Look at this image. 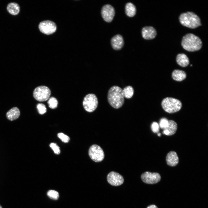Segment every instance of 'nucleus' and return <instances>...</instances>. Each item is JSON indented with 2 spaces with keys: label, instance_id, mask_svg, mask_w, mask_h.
<instances>
[{
  "label": "nucleus",
  "instance_id": "obj_28",
  "mask_svg": "<svg viewBox=\"0 0 208 208\" xmlns=\"http://www.w3.org/2000/svg\"><path fill=\"white\" fill-rule=\"evenodd\" d=\"M151 128L153 133H158L159 131V125L156 122H153L151 125Z\"/></svg>",
  "mask_w": 208,
  "mask_h": 208
},
{
  "label": "nucleus",
  "instance_id": "obj_12",
  "mask_svg": "<svg viewBox=\"0 0 208 208\" xmlns=\"http://www.w3.org/2000/svg\"><path fill=\"white\" fill-rule=\"evenodd\" d=\"M111 45L115 50H119L123 47L124 41L122 36L120 34H117L113 36L111 40Z\"/></svg>",
  "mask_w": 208,
  "mask_h": 208
},
{
  "label": "nucleus",
  "instance_id": "obj_1",
  "mask_svg": "<svg viewBox=\"0 0 208 208\" xmlns=\"http://www.w3.org/2000/svg\"><path fill=\"white\" fill-rule=\"evenodd\" d=\"M107 98L109 104L115 109L120 108L124 103L123 90L118 86H113L110 88L108 91Z\"/></svg>",
  "mask_w": 208,
  "mask_h": 208
},
{
  "label": "nucleus",
  "instance_id": "obj_30",
  "mask_svg": "<svg viewBox=\"0 0 208 208\" xmlns=\"http://www.w3.org/2000/svg\"><path fill=\"white\" fill-rule=\"evenodd\" d=\"M157 135L158 136H161V134L160 133H158L157 134Z\"/></svg>",
  "mask_w": 208,
  "mask_h": 208
},
{
  "label": "nucleus",
  "instance_id": "obj_19",
  "mask_svg": "<svg viewBox=\"0 0 208 208\" xmlns=\"http://www.w3.org/2000/svg\"><path fill=\"white\" fill-rule=\"evenodd\" d=\"M125 12L126 15L129 17H133L136 12L135 6L131 2L127 3L125 6Z\"/></svg>",
  "mask_w": 208,
  "mask_h": 208
},
{
  "label": "nucleus",
  "instance_id": "obj_17",
  "mask_svg": "<svg viewBox=\"0 0 208 208\" xmlns=\"http://www.w3.org/2000/svg\"><path fill=\"white\" fill-rule=\"evenodd\" d=\"M176 60L177 63L183 67L187 66L189 63L188 57L186 55L183 53H179L177 55Z\"/></svg>",
  "mask_w": 208,
  "mask_h": 208
},
{
  "label": "nucleus",
  "instance_id": "obj_5",
  "mask_svg": "<svg viewBox=\"0 0 208 208\" xmlns=\"http://www.w3.org/2000/svg\"><path fill=\"white\" fill-rule=\"evenodd\" d=\"M98 103L96 96L93 94H89L84 98L83 105L84 109L89 112H92L96 109Z\"/></svg>",
  "mask_w": 208,
  "mask_h": 208
},
{
  "label": "nucleus",
  "instance_id": "obj_21",
  "mask_svg": "<svg viewBox=\"0 0 208 208\" xmlns=\"http://www.w3.org/2000/svg\"><path fill=\"white\" fill-rule=\"evenodd\" d=\"M122 90L125 98L129 99L131 98L133 95L134 90L133 87L131 86H126Z\"/></svg>",
  "mask_w": 208,
  "mask_h": 208
},
{
  "label": "nucleus",
  "instance_id": "obj_10",
  "mask_svg": "<svg viewBox=\"0 0 208 208\" xmlns=\"http://www.w3.org/2000/svg\"><path fill=\"white\" fill-rule=\"evenodd\" d=\"M115 13L114 8L109 4H106L102 8L101 14L103 20L106 22H110L113 19Z\"/></svg>",
  "mask_w": 208,
  "mask_h": 208
},
{
  "label": "nucleus",
  "instance_id": "obj_18",
  "mask_svg": "<svg viewBox=\"0 0 208 208\" xmlns=\"http://www.w3.org/2000/svg\"><path fill=\"white\" fill-rule=\"evenodd\" d=\"M172 75L173 79L179 81L184 80L186 77V75L185 72L179 70H174L172 73Z\"/></svg>",
  "mask_w": 208,
  "mask_h": 208
},
{
  "label": "nucleus",
  "instance_id": "obj_7",
  "mask_svg": "<svg viewBox=\"0 0 208 208\" xmlns=\"http://www.w3.org/2000/svg\"><path fill=\"white\" fill-rule=\"evenodd\" d=\"M88 154L91 159L96 162L101 161L104 158L105 155L103 150L97 144H93L90 147Z\"/></svg>",
  "mask_w": 208,
  "mask_h": 208
},
{
  "label": "nucleus",
  "instance_id": "obj_13",
  "mask_svg": "<svg viewBox=\"0 0 208 208\" xmlns=\"http://www.w3.org/2000/svg\"><path fill=\"white\" fill-rule=\"evenodd\" d=\"M142 36L143 38L146 40L154 38L157 35L155 29L151 26H145L142 31Z\"/></svg>",
  "mask_w": 208,
  "mask_h": 208
},
{
  "label": "nucleus",
  "instance_id": "obj_14",
  "mask_svg": "<svg viewBox=\"0 0 208 208\" xmlns=\"http://www.w3.org/2000/svg\"><path fill=\"white\" fill-rule=\"evenodd\" d=\"M167 164L171 166H174L179 163V159L176 153L170 151L167 154L166 157Z\"/></svg>",
  "mask_w": 208,
  "mask_h": 208
},
{
  "label": "nucleus",
  "instance_id": "obj_26",
  "mask_svg": "<svg viewBox=\"0 0 208 208\" xmlns=\"http://www.w3.org/2000/svg\"><path fill=\"white\" fill-rule=\"evenodd\" d=\"M58 137L64 143H68L69 141L70 138L67 135L63 133H60L57 134Z\"/></svg>",
  "mask_w": 208,
  "mask_h": 208
},
{
  "label": "nucleus",
  "instance_id": "obj_27",
  "mask_svg": "<svg viewBox=\"0 0 208 208\" xmlns=\"http://www.w3.org/2000/svg\"><path fill=\"white\" fill-rule=\"evenodd\" d=\"M49 146L55 154L58 155L60 153V148L56 143H51L50 144Z\"/></svg>",
  "mask_w": 208,
  "mask_h": 208
},
{
  "label": "nucleus",
  "instance_id": "obj_9",
  "mask_svg": "<svg viewBox=\"0 0 208 208\" xmlns=\"http://www.w3.org/2000/svg\"><path fill=\"white\" fill-rule=\"evenodd\" d=\"M141 177L144 182L148 184L157 183L160 181L161 179V176L158 173L148 171L143 173Z\"/></svg>",
  "mask_w": 208,
  "mask_h": 208
},
{
  "label": "nucleus",
  "instance_id": "obj_8",
  "mask_svg": "<svg viewBox=\"0 0 208 208\" xmlns=\"http://www.w3.org/2000/svg\"><path fill=\"white\" fill-rule=\"evenodd\" d=\"M39 28L42 33L47 35H49L55 32L57 27L55 24L54 22L47 20L41 22L39 24Z\"/></svg>",
  "mask_w": 208,
  "mask_h": 208
},
{
  "label": "nucleus",
  "instance_id": "obj_15",
  "mask_svg": "<svg viewBox=\"0 0 208 208\" xmlns=\"http://www.w3.org/2000/svg\"><path fill=\"white\" fill-rule=\"evenodd\" d=\"M177 128V123L173 120H168V126L163 129V133L167 135H171L176 133Z\"/></svg>",
  "mask_w": 208,
  "mask_h": 208
},
{
  "label": "nucleus",
  "instance_id": "obj_16",
  "mask_svg": "<svg viewBox=\"0 0 208 208\" xmlns=\"http://www.w3.org/2000/svg\"><path fill=\"white\" fill-rule=\"evenodd\" d=\"M20 114V112L19 109L14 107L7 112L6 116L9 120L13 121L17 119L19 116Z\"/></svg>",
  "mask_w": 208,
  "mask_h": 208
},
{
  "label": "nucleus",
  "instance_id": "obj_29",
  "mask_svg": "<svg viewBox=\"0 0 208 208\" xmlns=\"http://www.w3.org/2000/svg\"><path fill=\"white\" fill-rule=\"evenodd\" d=\"M147 208H158V207L155 205H152L148 206Z\"/></svg>",
  "mask_w": 208,
  "mask_h": 208
},
{
  "label": "nucleus",
  "instance_id": "obj_22",
  "mask_svg": "<svg viewBox=\"0 0 208 208\" xmlns=\"http://www.w3.org/2000/svg\"><path fill=\"white\" fill-rule=\"evenodd\" d=\"M47 103L49 105V107L51 109H55L57 107L58 101L57 99L54 97H50Z\"/></svg>",
  "mask_w": 208,
  "mask_h": 208
},
{
  "label": "nucleus",
  "instance_id": "obj_4",
  "mask_svg": "<svg viewBox=\"0 0 208 208\" xmlns=\"http://www.w3.org/2000/svg\"><path fill=\"white\" fill-rule=\"evenodd\" d=\"M161 105L164 110L169 113L178 112L181 109L182 106L179 100L171 97H166L163 99Z\"/></svg>",
  "mask_w": 208,
  "mask_h": 208
},
{
  "label": "nucleus",
  "instance_id": "obj_25",
  "mask_svg": "<svg viewBox=\"0 0 208 208\" xmlns=\"http://www.w3.org/2000/svg\"><path fill=\"white\" fill-rule=\"evenodd\" d=\"M168 120L166 118H161L160 120L159 127L161 129H164L168 126Z\"/></svg>",
  "mask_w": 208,
  "mask_h": 208
},
{
  "label": "nucleus",
  "instance_id": "obj_11",
  "mask_svg": "<svg viewBox=\"0 0 208 208\" xmlns=\"http://www.w3.org/2000/svg\"><path fill=\"white\" fill-rule=\"evenodd\" d=\"M108 182L111 185L118 186L124 182L123 177L119 173L114 171H112L108 174L107 176Z\"/></svg>",
  "mask_w": 208,
  "mask_h": 208
},
{
  "label": "nucleus",
  "instance_id": "obj_20",
  "mask_svg": "<svg viewBox=\"0 0 208 208\" xmlns=\"http://www.w3.org/2000/svg\"><path fill=\"white\" fill-rule=\"evenodd\" d=\"M7 9L11 14L15 15L18 14L20 11V7L18 5L14 2L10 3L8 5Z\"/></svg>",
  "mask_w": 208,
  "mask_h": 208
},
{
  "label": "nucleus",
  "instance_id": "obj_6",
  "mask_svg": "<svg viewBox=\"0 0 208 208\" xmlns=\"http://www.w3.org/2000/svg\"><path fill=\"white\" fill-rule=\"evenodd\" d=\"M51 94V91L47 87L41 86L36 87L33 92L34 99L38 101L42 102L47 100Z\"/></svg>",
  "mask_w": 208,
  "mask_h": 208
},
{
  "label": "nucleus",
  "instance_id": "obj_24",
  "mask_svg": "<svg viewBox=\"0 0 208 208\" xmlns=\"http://www.w3.org/2000/svg\"><path fill=\"white\" fill-rule=\"evenodd\" d=\"M37 108L38 112L40 114H43L47 112V108L44 104L38 103L37 105Z\"/></svg>",
  "mask_w": 208,
  "mask_h": 208
},
{
  "label": "nucleus",
  "instance_id": "obj_31",
  "mask_svg": "<svg viewBox=\"0 0 208 208\" xmlns=\"http://www.w3.org/2000/svg\"><path fill=\"white\" fill-rule=\"evenodd\" d=\"M0 208H3L0 205Z\"/></svg>",
  "mask_w": 208,
  "mask_h": 208
},
{
  "label": "nucleus",
  "instance_id": "obj_2",
  "mask_svg": "<svg viewBox=\"0 0 208 208\" xmlns=\"http://www.w3.org/2000/svg\"><path fill=\"white\" fill-rule=\"evenodd\" d=\"M181 45L185 50L193 52L199 50L202 47V43L198 37L192 34L189 33L183 38Z\"/></svg>",
  "mask_w": 208,
  "mask_h": 208
},
{
  "label": "nucleus",
  "instance_id": "obj_23",
  "mask_svg": "<svg viewBox=\"0 0 208 208\" xmlns=\"http://www.w3.org/2000/svg\"><path fill=\"white\" fill-rule=\"evenodd\" d=\"M47 195L49 198L54 200H57L59 197L58 192L54 190L49 191L47 193Z\"/></svg>",
  "mask_w": 208,
  "mask_h": 208
},
{
  "label": "nucleus",
  "instance_id": "obj_3",
  "mask_svg": "<svg viewBox=\"0 0 208 208\" xmlns=\"http://www.w3.org/2000/svg\"><path fill=\"white\" fill-rule=\"evenodd\" d=\"M179 21L183 26L192 29L195 28L201 25L199 18L192 12L181 14L179 16Z\"/></svg>",
  "mask_w": 208,
  "mask_h": 208
}]
</instances>
